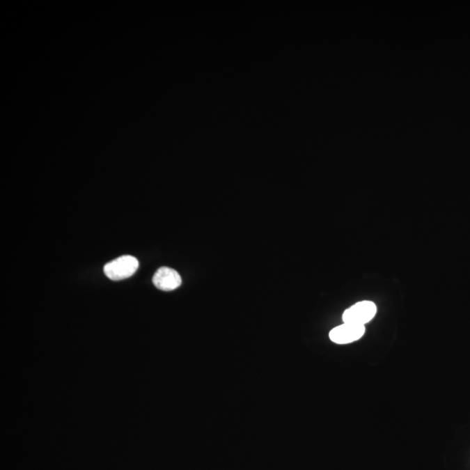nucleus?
<instances>
[{
	"instance_id": "2",
	"label": "nucleus",
	"mask_w": 470,
	"mask_h": 470,
	"mask_svg": "<svg viewBox=\"0 0 470 470\" xmlns=\"http://www.w3.org/2000/svg\"><path fill=\"white\" fill-rule=\"evenodd\" d=\"M377 308L373 301H363L355 303L350 308L345 310L343 315L344 323L365 326L374 318Z\"/></svg>"
},
{
	"instance_id": "4",
	"label": "nucleus",
	"mask_w": 470,
	"mask_h": 470,
	"mask_svg": "<svg viewBox=\"0 0 470 470\" xmlns=\"http://www.w3.org/2000/svg\"><path fill=\"white\" fill-rule=\"evenodd\" d=\"M152 283L162 291H173L182 283L180 275L173 268L162 267L156 271L152 277Z\"/></svg>"
},
{
	"instance_id": "1",
	"label": "nucleus",
	"mask_w": 470,
	"mask_h": 470,
	"mask_svg": "<svg viewBox=\"0 0 470 470\" xmlns=\"http://www.w3.org/2000/svg\"><path fill=\"white\" fill-rule=\"evenodd\" d=\"M139 267V260L132 256L117 258L104 267V273L111 281H121L131 277Z\"/></svg>"
},
{
	"instance_id": "3",
	"label": "nucleus",
	"mask_w": 470,
	"mask_h": 470,
	"mask_svg": "<svg viewBox=\"0 0 470 470\" xmlns=\"http://www.w3.org/2000/svg\"><path fill=\"white\" fill-rule=\"evenodd\" d=\"M365 334V326L343 323L330 331L329 338L336 344H350L360 340Z\"/></svg>"
}]
</instances>
